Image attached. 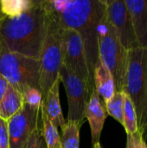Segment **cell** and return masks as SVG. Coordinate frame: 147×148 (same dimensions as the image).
Instances as JSON below:
<instances>
[{
    "label": "cell",
    "mask_w": 147,
    "mask_h": 148,
    "mask_svg": "<svg viewBox=\"0 0 147 148\" xmlns=\"http://www.w3.org/2000/svg\"><path fill=\"white\" fill-rule=\"evenodd\" d=\"M42 3L49 16L60 27L74 29L81 36L94 81V71L100 59L98 28L106 14V0H49Z\"/></svg>",
    "instance_id": "obj_1"
},
{
    "label": "cell",
    "mask_w": 147,
    "mask_h": 148,
    "mask_svg": "<svg viewBox=\"0 0 147 148\" xmlns=\"http://www.w3.org/2000/svg\"><path fill=\"white\" fill-rule=\"evenodd\" d=\"M48 24L49 15L42 1H35L19 15L0 14V40L9 51L40 60Z\"/></svg>",
    "instance_id": "obj_2"
},
{
    "label": "cell",
    "mask_w": 147,
    "mask_h": 148,
    "mask_svg": "<svg viewBox=\"0 0 147 148\" xmlns=\"http://www.w3.org/2000/svg\"><path fill=\"white\" fill-rule=\"evenodd\" d=\"M123 92L131 99L136 111L139 132L147 137V49L128 50Z\"/></svg>",
    "instance_id": "obj_3"
},
{
    "label": "cell",
    "mask_w": 147,
    "mask_h": 148,
    "mask_svg": "<svg viewBox=\"0 0 147 148\" xmlns=\"http://www.w3.org/2000/svg\"><path fill=\"white\" fill-rule=\"evenodd\" d=\"M98 35L100 60L111 73L115 90L123 91L128 50L121 44L115 29L107 17V14H105L99 25Z\"/></svg>",
    "instance_id": "obj_4"
},
{
    "label": "cell",
    "mask_w": 147,
    "mask_h": 148,
    "mask_svg": "<svg viewBox=\"0 0 147 148\" xmlns=\"http://www.w3.org/2000/svg\"><path fill=\"white\" fill-rule=\"evenodd\" d=\"M0 75L21 94L27 86L40 88V60L10 52L0 40Z\"/></svg>",
    "instance_id": "obj_5"
},
{
    "label": "cell",
    "mask_w": 147,
    "mask_h": 148,
    "mask_svg": "<svg viewBox=\"0 0 147 148\" xmlns=\"http://www.w3.org/2000/svg\"><path fill=\"white\" fill-rule=\"evenodd\" d=\"M49 15V14H48ZM62 64L60 27L49 16L47 36L40 58L39 87L45 98L49 90L59 78V71Z\"/></svg>",
    "instance_id": "obj_6"
},
{
    "label": "cell",
    "mask_w": 147,
    "mask_h": 148,
    "mask_svg": "<svg viewBox=\"0 0 147 148\" xmlns=\"http://www.w3.org/2000/svg\"><path fill=\"white\" fill-rule=\"evenodd\" d=\"M60 36L62 64L78 78L83 81L91 91H93L94 89V81L88 70L81 36L74 29L60 27Z\"/></svg>",
    "instance_id": "obj_7"
},
{
    "label": "cell",
    "mask_w": 147,
    "mask_h": 148,
    "mask_svg": "<svg viewBox=\"0 0 147 148\" xmlns=\"http://www.w3.org/2000/svg\"><path fill=\"white\" fill-rule=\"evenodd\" d=\"M59 77L63 83L68 104V121L76 122L81 127L84 123L85 110L92 93L88 86L62 64Z\"/></svg>",
    "instance_id": "obj_8"
},
{
    "label": "cell",
    "mask_w": 147,
    "mask_h": 148,
    "mask_svg": "<svg viewBox=\"0 0 147 148\" xmlns=\"http://www.w3.org/2000/svg\"><path fill=\"white\" fill-rule=\"evenodd\" d=\"M41 110H35L24 104L22 109L7 121L9 147L23 148L32 132L38 127Z\"/></svg>",
    "instance_id": "obj_9"
},
{
    "label": "cell",
    "mask_w": 147,
    "mask_h": 148,
    "mask_svg": "<svg viewBox=\"0 0 147 148\" xmlns=\"http://www.w3.org/2000/svg\"><path fill=\"white\" fill-rule=\"evenodd\" d=\"M107 17L115 29L119 39L126 50L138 47L130 13L124 0H106Z\"/></svg>",
    "instance_id": "obj_10"
},
{
    "label": "cell",
    "mask_w": 147,
    "mask_h": 148,
    "mask_svg": "<svg viewBox=\"0 0 147 148\" xmlns=\"http://www.w3.org/2000/svg\"><path fill=\"white\" fill-rule=\"evenodd\" d=\"M107 116V113L105 104L101 101L97 91L94 89L90 95V98L85 110V118L88 121L91 129L93 145L100 142Z\"/></svg>",
    "instance_id": "obj_11"
},
{
    "label": "cell",
    "mask_w": 147,
    "mask_h": 148,
    "mask_svg": "<svg viewBox=\"0 0 147 148\" xmlns=\"http://www.w3.org/2000/svg\"><path fill=\"white\" fill-rule=\"evenodd\" d=\"M130 13L138 47L147 49V0H124Z\"/></svg>",
    "instance_id": "obj_12"
},
{
    "label": "cell",
    "mask_w": 147,
    "mask_h": 148,
    "mask_svg": "<svg viewBox=\"0 0 147 148\" xmlns=\"http://www.w3.org/2000/svg\"><path fill=\"white\" fill-rule=\"evenodd\" d=\"M60 77L53 84V86L49 90L47 95L43 99L42 108L45 111L49 121L55 127H60L62 129L66 125V121L63 117L61 104H60Z\"/></svg>",
    "instance_id": "obj_13"
},
{
    "label": "cell",
    "mask_w": 147,
    "mask_h": 148,
    "mask_svg": "<svg viewBox=\"0 0 147 148\" xmlns=\"http://www.w3.org/2000/svg\"><path fill=\"white\" fill-rule=\"evenodd\" d=\"M94 85L104 103H107L116 91L111 73L100 59L94 71Z\"/></svg>",
    "instance_id": "obj_14"
},
{
    "label": "cell",
    "mask_w": 147,
    "mask_h": 148,
    "mask_svg": "<svg viewBox=\"0 0 147 148\" xmlns=\"http://www.w3.org/2000/svg\"><path fill=\"white\" fill-rule=\"evenodd\" d=\"M24 105L23 95L9 84L0 102V119L8 121L18 113Z\"/></svg>",
    "instance_id": "obj_15"
},
{
    "label": "cell",
    "mask_w": 147,
    "mask_h": 148,
    "mask_svg": "<svg viewBox=\"0 0 147 148\" xmlns=\"http://www.w3.org/2000/svg\"><path fill=\"white\" fill-rule=\"evenodd\" d=\"M41 117H42V130L43 139L46 144L47 148H62V140L58 132L57 127L53 126V124L49 121L45 111L41 108Z\"/></svg>",
    "instance_id": "obj_16"
},
{
    "label": "cell",
    "mask_w": 147,
    "mask_h": 148,
    "mask_svg": "<svg viewBox=\"0 0 147 148\" xmlns=\"http://www.w3.org/2000/svg\"><path fill=\"white\" fill-rule=\"evenodd\" d=\"M80 128L81 127L73 121H67L64 127L62 129V148L80 147Z\"/></svg>",
    "instance_id": "obj_17"
},
{
    "label": "cell",
    "mask_w": 147,
    "mask_h": 148,
    "mask_svg": "<svg viewBox=\"0 0 147 148\" xmlns=\"http://www.w3.org/2000/svg\"><path fill=\"white\" fill-rule=\"evenodd\" d=\"M123 127L126 134H133L139 132L138 119L135 108L131 99L125 94L124 100V114H123Z\"/></svg>",
    "instance_id": "obj_18"
},
{
    "label": "cell",
    "mask_w": 147,
    "mask_h": 148,
    "mask_svg": "<svg viewBox=\"0 0 147 148\" xmlns=\"http://www.w3.org/2000/svg\"><path fill=\"white\" fill-rule=\"evenodd\" d=\"M124 100L125 93L123 91H115L113 96L105 103L107 114L115 119L123 126V114H124Z\"/></svg>",
    "instance_id": "obj_19"
},
{
    "label": "cell",
    "mask_w": 147,
    "mask_h": 148,
    "mask_svg": "<svg viewBox=\"0 0 147 148\" xmlns=\"http://www.w3.org/2000/svg\"><path fill=\"white\" fill-rule=\"evenodd\" d=\"M34 2L32 0H1L0 14L6 16L19 15L30 8Z\"/></svg>",
    "instance_id": "obj_20"
},
{
    "label": "cell",
    "mask_w": 147,
    "mask_h": 148,
    "mask_svg": "<svg viewBox=\"0 0 147 148\" xmlns=\"http://www.w3.org/2000/svg\"><path fill=\"white\" fill-rule=\"evenodd\" d=\"M22 95L23 97L24 104L28 105L29 108L35 110H41L43 99L40 88L27 86L23 89Z\"/></svg>",
    "instance_id": "obj_21"
},
{
    "label": "cell",
    "mask_w": 147,
    "mask_h": 148,
    "mask_svg": "<svg viewBox=\"0 0 147 148\" xmlns=\"http://www.w3.org/2000/svg\"><path fill=\"white\" fill-rule=\"evenodd\" d=\"M26 148H47L43 139L42 127L38 126L32 132L26 144Z\"/></svg>",
    "instance_id": "obj_22"
},
{
    "label": "cell",
    "mask_w": 147,
    "mask_h": 148,
    "mask_svg": "<svg viewBox=\"0 0 147 148\" xmlns=\"http://www.w3.org/2000/svg\"><path fill=\"white\" fill-rule=\"evenodd\" d=\"M143 141V137L139 132H137L133 134H127L126 148H141Z\"/></svg>",
    "instance_id": "obj_23"
},
{
    "label": "cell",
    "mask_w": 147,
    "mask_h": 148,
    "mask_svg": "<svg viewBox=\"0 0 147 148\" xmlns=\"http://www.w3.org/2000/svg\"><path fill=\"white\" fill-rule=\"evenodd\" d=\"M0 148H10L7 121L0 119Z\"/></svg>",
    "instance_id": "obj_24"
},
{
    "label": "cell",
    "mask_w": 147,
    "mask_h": 148,
    "mask_svg": "<svg viewBox=\"0 0 147 148\" xmlns=\"http://www.w3.org/2000/svg\"><path fill=\"white\" fill-rule=\"evenodd\" d=\"M8 86H9L8 82L0 75V102H1V101L3 99L5 92H6V89H7Z\"/></svg>",
    "instance_id": "obj_25"
},
{
    "label": "cell",
    "mask_w": 147,
    "mask_h": 148,
    "mask_svg": "<svg viewBox=\"0 0 147 148\" xmlns=\"http://www.w3.org/2000/svg\"><path fill=\"white\" fill-rule=\"evenodd\" d=\"M93 148H101V143H100V142H98V143L94 144V147H93Z\"/></svg>",
    "instance_id": "obj_26"
},
{
    "label": "cell",
    "mask_w": 147,
    "mask_h": 148,
    "mask_svg": "<svg viewBox=\"0 0 147 148\" xmlns=\"http://www.w3.org/2000/svg\"><path fill=\"white\" fill-rule=\"evenodd\" d=\"M141 148H147V144L145 140H144L143 143H142V147H141Z\"/></svg>",
    "instance_id": "obj_27"
},
{
    "label": "cell",
    "mask_w": 147,
    "mask_h": 148,
    "mask_svg": "<svg viewBox=\"0 0 147 148\" xmlns=\"http://www.w3.org/2000/svg\"><path fill=\"white\" fill-rule=\"evenodd\" d=\"M23 148H26V145H25V146H24V147H23Z\"/></svg>",
    "instance_id": "obj_28"
},
{
    "label": "cell",
    "mask_w": 147,
    "mask_h": 148,
    "mask_svg": "<svg viewBox=\"0 0 147 148\" xmlns=\"http://www.w3.org/2000/svg\"><path fill=\"white\" fill-rule=\"evenodd\" d=\"M146 134H147V131H146Z\"/></svg>",
    "instance_id": "obj_29"
}]
</instances>
